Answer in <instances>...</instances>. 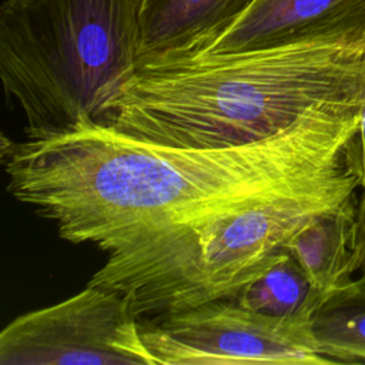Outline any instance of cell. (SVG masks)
I'll return each instance as SVG.
<instances>
[{"mask_svg": "<svg viewBox=\"0 0 365 365\" xmlns=\"http://www.w3.org/2000/svg\"><path fill=\"white\" fill-rule=\"evenodd\" d=\"M361 107L321 104L278 134L225 148L144 143L90 120L37 138L3 134L0 158L13 198L63 240L106 252L88 284L131 298L218 217L288 192L358 184L346 147Z\"/></svg>", "mask_w": 365, "mask_h": 365, "instance_id": "obj_1", "label": "cell"}, {"mask_svg": "<svg viewBox=\"0 0 365 365\" xmlns=\"http://www.w3.org/2000/svg\"><path fill=\"white\" fill-rule=\"evenodd\" d=\"M334 103H365V27L140 64L94 121L144 143L225 148L265 140Z\"/></svg>", "mask_w": 365, "mask_h": 365, "instance_id": "obj_2", "label": "cell"}, {"mask_svg": "<svg viewBox=\"0 0 365 365\" xmlns=\"http://www.w3.org/2000/svg\"><path fill=\"white\" fill-rule=\"evenodd\" d=\"M140 0H6L0 77L24 137L96 120L138 67Z\"/></svg>", "mask_w": 365, "mask_h": 365, "instance_id": "obj_3", "label": "cell"}, {"mask_svg": "<svg viewBox=\"0 0 365 365\" xmlns=\"http://www.w3.org/2000/svg\"><path fill=\"white\" fill-rule=\"evenodd\" d=\"M358 190L356 182H346L295 191L218 217L131 297L137 315L154 317L235 298L285 254V244L297 231L354 200Z\"/></svg>", "mask_w": 365, "mask_h": 365, "instance_id": "obj_4", "label": "cell"}, {"mask_svg": "<svg viewBox=\"0 0 365 365\" xmlns=\"http://www.w3.org/2000/svg\"><path fill=\"white\" fill-rule=\"evenodd\" d=\"M314 315L271 317L232 299L154 315L141 336L157 365L335 364L312 331Z\"/></svg>", "mask_w": 365, "mask_h": 365, "instance_id": "obj_5", "label": "cell"}, {"mask_svg": "<svg viewBox=\"0 0 365 365\" xmlns=\"http://www.w3.org/2000/svg\"><path fill=\"white\" fill-rule=\"evenodd\" d=\"M0 364L157 365L141 336V321L131 299L93 284L4 327Z\"/></svg>", "mask_w": 365, "mask_h": 365, "instance_id": "obj_6", "label": "cell"}, {"mask_svg": "<svg viewBox=\"0 0 365 365\" xmlns=\"http://www.w3.org/2000/svg\"><path fill=\"white\" fill-rule=\"evenodd\" d=\"M361 27H365V0H254L197 56L248 51Z\"/></svg>", "mask_w": 365, "mask_h": 365, "instance_id": "obj_7", "label": "cell"}, {"mask_svg": "<svg viewBox=\"0 0 365 365\" xmlns=\"http://www.w3.org/2000/svg\"><path fill=\"white\" fill-rule=\"evenodd\" d=\"M254 0H140L138 66L200 54Z\"/></svg>", "mask_w": 365, "mask_h": 365, "instance_id": "obj_8", "label": "cell"}, {"mask_svg": "<svg viewBox=\"0 0 365 365\" xmlns=\"http://www.w3.org/2000/svg\"><path fill=\"white\" fill-rule=\"evenodd\" d=\"M235 299L251 311L284 318L315 315L322 307L307 275L288 251L247 284Z\"/></svg>", "mask_w": 365, "mask_h": 365, "instance_id": "obj_9", "label": "cell"}, {"mask_svg": "<svg viewBox=\"0 0 365 365\" xmlns=\"http://www.w3.org/2000/svg\"><path fill=\"white\" fill-rule=\"evenodd\" d=\"M321 352L335 364L365 361V297L335 298L312 318Z\"/></svg>", "mask_w": 365, "mask_h": 365, "instance_id": "obj_10", "label": "cell"}, {"mask_svg": "<svg viewBox=\"0 0 365 365\" xmlns=\"http://www.w3.org/2000/svg\"><path fill=\"white\" fill-rule=\"evenodd\" d=\"M346 161L359 188L365 190V103L361 107L358 130L346 147Z\"/></svg>", "mask_w": 365, "mask_h": 365, "instance_id": "obj_11", "label": "cell"}, {"mask_svg": "<svg viewBox=\"0 0 365 365\" xmlns=\"http://www.w3.org/2000/svg\"><path fill=\"white\" fill-rule=\"evenodd\" d=\"M362 297H365V292H364V295H362Z\"/></svg>", "mask_w": 365, "mask_h": 365, "instance_id": "obj_12", "label": "cell"}]
</instances>
